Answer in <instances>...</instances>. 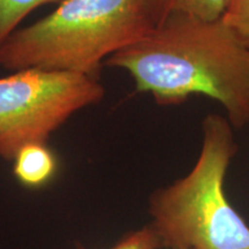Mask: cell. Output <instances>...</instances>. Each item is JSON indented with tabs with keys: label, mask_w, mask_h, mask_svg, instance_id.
Segmentation results:
<instances>
[{
	"label": "cell",
	"mask_w": 249,
	"mask_h": 249,
	"mask_svg": "<svg viewBox=\"0 0 249 249\" xmlns=\"http://www.w3.org/2000/svg\"><path fill=\"white\" fill-rule=\"evenodd\" d=\"M223 18L249 48V0H226Z\"/></svg>",
	"instance_id": "obj_8"
},
{
	"label": "cell",
	"mask_w": 249,
	"mask_h": 249,
	"mask_svg": "<svg viewBox=\"0 0 249 249\" xmlns=\"http://www.w3.org/2000/svg\"><path fill=\"white\" fill-rule=\"evenodd\" d=\"M235 152L227 118L208 114L193 169L150 196L151 227L161 249H249V225L227 200L224 188Z\"/></svg>",
	"instance_id": "obj_3"
},
{
	"label": "cell",
	"mask_w": 249,
	"mask_h": 249,
	"mask_svg": "<svg viewBox=\"0 0 249 249\" xmlns=\"http://www.w3.org/2000/svg\"><path fill=\"white\" fill-rule=\"evenodd\" d=\"M104 93L98 77L85 74L29 68L0 77V157L13 160L24 145L46 143Z\"/></svg>",
	"instance_id": "obj_4"
},
{
	"label": "cell",
	"mask_w": 249,
	"mask_h": 249,
	"mask_svg": "<svg viewBox=\"0 0 249 249\" xmlns=\"http://www.w3.org/2000/svg\"><path fill=\"white\" fill-rule=\"evenodd\" d=\"M151 29L139 0H62L0 45V67L98 77L103 62Z\"/></svg>",
	"instance_id": "obj_2"
},
{
	"label": "cell",
	"mask_w": 249,
	"mask_h": 249,
	"mask_svg": "<svg viewBox=\"0 0 249 249\" xmlns=\"http://www.w3.org/2000/svg\"><path fill=\"white\" fill-rule=\"evenodd\" d=\"M79 249L86 248L80 247ZM110 249H161V245L154 229L149 225L128 233Z\"/></svg>",
	"instance_id": "obj_9"
},
{
	"label": "cell",
	"mask_w": 249,
	"mask_h": 249,
	"mask_svg": "<svg viewBox=\"0 0 249 249\" xmlns=\"http://www.w3.org/2000/svg\"><path fill=\"white\" fill-rule=\"evenodd\" d=\"M13 172L21 185L28 188H39L53 179L58 161L46 143L24 145L14 157Z\"/></svg>",
	"instance_id": "obj_5"
},
{
	"label": "cell",
	"mask_w": 249,
	"mask_h": 249,
	"mask_svg": "<svg viewBox=\"0 0 249 249\" xmlns=\"http://www.w3.org/2000/svg\"><path fill=\"white\" fill-rule=\"evenodd\" d=\"M62 0H0V45L31 12L40 6Z\"/></svg>",
	"instance_id": "obj_7"
},
{
	"label": "cell",
	"mask_w": 249,
	"mask_h": 249,
	"mask_svg": "<svg viewBox=\"0 0 249 249\" xmlns=\"http://www.w3.org/2000/svg\"><path fill=\"white\" fill-rule=\"evenodd\" d=\"M140 6L152 28L171 15L181 14L217 20L225 13L226 0H139Z\"/></svg>",
	"instance_id": "obj_6"
},
{
	"label": "cell",
	"mask_w": 249,
	"mask_h": 249,
	"mask_svg": "<svg viewBox=\"0 0 249 249\" xmlns=\"http://www.w3.org/2000/svg\"><path fill=\"white\" fill-rule=\"evenodd\" d=\"M104 64L127 71L157 104L203 95L222 105L232 127L249 124V48L224 18L171 15Z\"/></svg>",
	"instance_id": "obj_1"
}]
</instances>
